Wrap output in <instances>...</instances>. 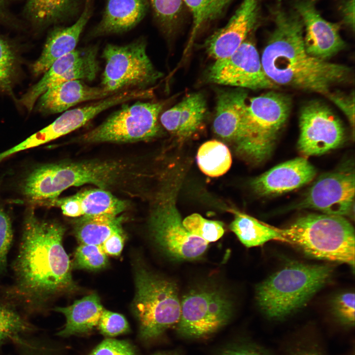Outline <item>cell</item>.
Masks as SVG:
<instances>
[{"mask_svg": "<svg viewBox=\"0 0 355 355\" xmlns=\"http://www.w3.org/2000/svg\"><path fill=\"white\" fill-rule=\"evenodd\" d=\"M65 231L59 223L39 218L33 208L25 214L13 282L2 296L26 315L43 313L53 298L75 288Z\"/></svg>", "mask_w": 355, "mask_h": 355, "instance_id": "cell-1", "label": "cell"}, {"mask_svg": "<svg viewBox=\"0 0 355 355\" xmlns=\"http://www.w3.org/2000/svg\"><path fill=\"white\" fill-rule=\"evenodd\" d=\"M274 29L261 57L262 68L274 84L327 96L331 88L351 79V69L310 55L304 41V27L297 12L282 0L270 8Z\"/></svg>", "mask_w": 355, "mask_h": 355, "instance_id": "cell-2", "label": "cell"}, {"mask_svg": "<svg viewBox=\"0 0 355 355\" xmlns=\"http://www.w3.org/2000/svg\"><path fill=\"white\" fill-rule=\"evenodd\" d=\"M332 272L328 265H288L257 285V304L268 318L283 319L303 307L328 282Z\"/></svg>", "mask_w": 355, "mask_h": 355, "instance_id": "cell-3", "label": "cell"}, {"mask_svg": "<svg viewBox=\"0 0 355 355\" xmlns=\"http://www.w3.org/2000/svg\"><path fill=\"white\" fill-rule=\"evenodd\" d=\"M279 231L287 243L312 258L346 263L354 269L355 230L342 216L308 214Z\"/></svg>", "mask_w": 355, "mask_h": 355, "instance_id": "cell-4", "label": "cell"}, {"mask_svg": "<svg viewBox=\"0 0 355 355\" xmlns=\"http://www.w3.org/2000/svg\"><path fill=\"white\" fill-rule=\"evenodd\" d=\"M122 166L113 162H61L33 169L22 181L23 196L33 204L43 205L72 186L93 184L105 189L119 178Z\"/></svg>", "mask_w": 355, "mask_h": 355, "instance_id": "cell-5", "label": "cell"}, {"mask_svg": "<svg viewBox=\"0 0 355 355\" xmlns=\"http://www.w3.org/2000/svg\"><path fill=\"white\" fill-rule=\"evenodd\" d=\"M291 108L290 99L274 91L251 98L247 103L236 152L245 159L260 163L271 154Z\"/></svg>", "mask_w": 355, "mask_h": 355, "instance_id": "cell-6", "label": "cell"}, {"mask_svg": "<svg viewBox=\"0 0 355 355\" xmlns=\"http://www.w3.org/2000/svg\"><path fill=\"white\" fill-rule=\"evenodd\" d=\"M135 284L133 308L143 338L156 337L178 323L181 307L175 283L141 267L136 270Z\"/></svg>", "mask_w": 355, "mask_h": 355, "instance_id": "cell-7", "label": "cell"}, {"mask_svg": "<svg viewBox=\"0 0 355 355\" xmlns=\"http://www.w3.org/2000/svg\"><path fill=\"white\" fill-rule=\"evenodd\" d=\"M102 57L106 64L101 87L111 94L149 89L162 76L149 59L142 39L123 45L108 44Z\"/></svg>", "mask_w": 355, "mask_h": 355, "instance_id": "cell-8", "label": "cell"}, {"mask_svg": "<svg viewBox=\"0 0 355 355\" xmlns=\"http://www.w3.org/2000/svg\"><path fill=\"white\" fill-rule=\"evenodd\" d=\"M163 107L158 102L125 104L79 139L87 143H124L153 138L159 131L158 118Z\"/></svg>", "mask_w": 355, "mask_h": 355, "instance_id": "cell-9", "label": "cell"}, {"mask_svg": "<svg viewBox=\"0 0 355 355\" xmlns=\"http://www.w3.org/2000/svg\"><path fill=\"white\" fill-rule=\"evenodd\" d=\"M178 333L184 337L200 338L223 327L231 319L233 303L220 289L204 287L190 290L180 302Z\"/></svg>", "mask_w": 355, "mask_h": 355, "instance_id": "cell-10", "label": "cell"}, {"mask_svg": "<svg viewBox=\"0 0 355 355\" xmlns=\"http://www.w3.org/2000/svg\"><path fill=\"white\" fill-rule=\"evenodd\" d=\"M174 197H164L153 211L149 219L151 235L169 256L178 260L196 259L206 251L209 243L185 228Z\"/></svg>", "mask_w": 355, "mask_h": 355, "instance_id": "cell-11", "label": "cell"}, {"mask_svg": "<svg viewBox=\"0 0 355 355\" xmlns=\"http://www.w3.org/2000/svg\"><path fill=\"white\" fill-rule=\"evenodd\" d=\"M207 78L213 83L240 88L273 89L278 86L266 75L257 50L248 40L228 57L216 60L209 67Z\"/></svg>", "mask_w": 355, "mask_h": 355, "instance_id": "cell-12", "label": "cell"}, {"mask_svg": "<svg viewBox=\"0 0 355 355\" xmlns=\"http://www.w3.org/2000/svg\"><path fill=\"white\" fill-rule=\"evenodd\" d=\"M297 142L304 155H320L340 146L345 139L343 126L325 105L312 101L301 109Z\"/></svg>", "mask_w": 355, "mask_h": 355, "instance_id": "cell-13", "label": "cell"}, {"mask_svg": "<svg viewBox=\"0 0 355 355\" xmlns=\"http://www.w3.org/2000/svg\"><path fill=\"white\" fill-rule=\"evenodd\" d=\"M355 181L354 170L351 168L322 175L295 208L314 209L327 214L347 215L354 207Z\"/></svg>", "mask_w": 355, "mask_h": 355, "instance_id": "cell-14", "label": "cell"}, {"mask_svg": "<svg viewBox=\"0 0 355 355\" xmlns=\"http://www.w3.org/2000/svg\"><path fill=\"white\" fill-rule=\"evenodd\" d=\"M318 0H295L293 9L300 16L304 27L306 50L311 55L326 60L345 47L338 25L325 20L316 7Z\"/></svg>", "mask_w": 355, "mask_h": 355, "instance_id": "cell-15", "label": "cell"}, {"mask_svg": "<svg viewBox=\"0 0 355 355\" xmlns=\"http://www.w3.org/2000/svg\"><path fill=\"white\" fill-rule=\"evenodd\" d=\"M260 0H243L227 23L205 43L208 54L216 60L228 57L246 40L260 17Z\"/></svg>", "mask_w": 355, "mask_h": 355, "instance_id": "cell-16", "label": "cell"}, {"mask_svg": "<svg viewBox=\"0 0 355 355\" xmlns=\"http://www.w3.org/2000/svg\"><path fill=\"white\" fill-rule=\"evenodd\" d=\"M315 167L304 157L281 163L254 178L253 191L261 196L276 195L298 188L313 179Z\"/></svg>", "mask_w": 355, "mask_h": 355, "instance_id": "cell-17", "label": "cell"}, {"mask_svg": "<svg viewBox=\"0 0 355 355\" xmlns=\"http://www.w3.org/2000/svg\"><path fill=\"white\" fill-rule=\"evenodd\" d=\"M42 206L59 207L63 214L73 217L101 214L118 215L126 207L125 202L100 188L86 190L70 197L58 198Z\"/></svg>", "mask_w": 355, "mask_h": 355, "instance_id": "cell-18", "label": "cell"}, {"mask_svg": "<svg viewBox=\"0 0 355 355\" xmlns=\"http://www.w3.org/2000/svg\"><path fill=\"white\" fill-rule=\"evenodd\" d=\"M247 103V93L240 88L221 91L217 97L213 131L234 146L242 132Z\"/></svg>", "mask_w": 355, "mask_h": 355, "instance_id": "cell-19", "label": "cell"}, {"mask_svg": "<svg viewBox=\"0 0 355 355\" xmlns=\"http://www.w3.org/2000/svg\"><path fill=\"white\" fill-rule=\"evenodd\" d=\"M205 96L195 92L162 113L160 121L171 134L182 140L192 136L201 126L207 114Z\"/></svg>", "mask_w": 355, "mask_h": 355, "instance_id": "cell-20", "label": "cell"}, {"mask_svg": "<svg viewBox=\"0 0 355 355\" xmlns=\"http://www.w3.org/2000/svg\"><path fill=\"white\" fill-rule=\"evenodd\" d=\"M113 94L101 87H92L82 80L66 81L46 91L38 99V110L45 114L65 111L79 103L99 100Z\"/></svg>", "mask_w": 355, "mask_h": 355, "instance_id": "cell-21", "label": "cell"}, {"mask_svg": "<svg viewBox=\"0 0 355 355\" xmlns=\"http://www.w3.org/2000/svg\"><path fill=\"white\" fill-rule=\"evenodd\" d=\"M91 0L77 21L72 25L54 29L49 35L42 53L32 66L33 73H44L58 59L75 49L79 37L91 13Z\"/></svg>", "mask_w": 355, "mask_h": 355, "instance_id": "cell-22", "label": "cell"}, {"mask_svg": "<svg viewBox=\"0 0 355 355\" xmlns=\"http://www.w3.org/2000/svg\"><path fill=\"white\" fill-rule=\"evenodd\" d=\"M147 0H107L102 18L92 32L96 36L130 31L143 18Z\"/></svg>", "mask_w": 355, "mask_h": 355, "instance_id": "cell-23", "label": "cell"}, {"mask_svg": "<svg viewBox=\"0 0 355 355\" xmlns=\"http://www.w3.org/2000/svg\"><path fill=\"white\" fill-rule=\"evenodd\" d=\"M104 309L96 293L77 300L69 306L55 307L53 310L63 314L66 320L64 327L57 335L67 337L91 331L98 325Z\"/></svg>", "mask_w": 355, "mask_h": 355, "instance_id": "cell-24", "label": "cell"}, {"mask_svg": "<svg viewBox=\"0 0 355 355\" xmlns=\"http://www.w3.org/2000/svg\"><path fill=\"white\" fill-rule=\"evenodd\" d=\"M89 119L88 112L82 107L67 110L49 125L9 148V152L13 155L51 142L82 127Z\"/></svg>", "mask_w": 355, "mask_h": 355, "instance_id": "cell-25", "label": "cell"}, {"mask_svg": "<svg viewBox=\"0 0 355 355\" xmlns=\"http://www.w3.org/2000/svg\"><path fill=\"white\" fill-rule=\"evenodd\" d=\"M85 48L75 49L56 60L44 73L41 79L20 99V103L31 111L38 99L48 89L65 82L68 70L78 62L85 53Z\"/></svg>", "mask_w": 355, "mask_h": 355, "instance_id": "cell-26", "label": "cell"}, {"mask_svg": "<svg viewBox=\"0 0 355 355\" xmlns=\"http://www.w3.org/2000/svg\"><path fill=\"white\" fill-rule=\"evenodd\" d=\"M123 217L111 214L83 216L74 222V234L81 244L101 246L115 232L122 229Z\"/></svg>", "mask_w": 355, "mask_h": 355, "instance_id": "cell-27", "label": "cell"}, {"mask_svg": "<svg viewBox=\"0 0 355 355\" xmlns=\"http://www.w3.org/2000/svg\"><path fill=\"white\" fill-rule=\"evenodd\" d=\"M235 217L230 225L240 242L247 248L260 246L272 241L287 243L279 229L261 223L245 213L234 211Z\"/></svg>", "mask_w": 355, "mask_h": 355, "instance_id": "cell-28", "label": "cell"}, {"mask_svg": "<svg viewBox=\"0 0 355 355\" xmlns=\"http://www.w3.org/2000/svg\"><path fill=\"white\" fill-rule=\"evenodd\" d=\"M36 328L15 304L0 296V352L2 347L18 336L33 334Z\"/></svg>", "mask_w": 355, "mask_h": 355, "instance_id": "cell-29", "label": "cell"}, {"mask_svg": "<svg viewBox=\"0 0 355 355\" xmlns=\"http://www.w3.org/2000/svg\"><path fill=\"white\" fill-rule=\"evenodd\" d=\"M197 162L204 174L211 177H218L229 170L232 160L228 147L224 143L213 140L200 146L197 152Z\"/></svg>", "mask_w": 355, "mask_h": 355, "instance_id": "cell-30", "label": "cell"}, {"mask_svg": "<svg viewBox=\"0 0 355 355\" xmlns=\"http://www.w3.org/2000/svg\"><path fill=\"white\" fill-rule=\"evenodd\" d=\"M232 0H183L190 10L192 25L185 53L191 48L200 30L220 17Z\"/></svg>", "mask_w": 355, "mask_h": 355, "instance_id": "cell-31", "label": "cell"}, {"mask_svg": "<svg viewBox=\"0 0 355 355\" xmlns=\"http://www.w3.org/2000/svg\"><path fill=\"white\" fill-rule=\"evenodd\" d=\"M71 4V0H28L26 11L34 21L44 24L62 17Z\"/></svg>", "mask_w": 355, "mask_h": 355, "instance_id": "cell-32", "label": "cell"}, {"mask_svg": "<svg viewBox=\"0 0 355 355\" xmlns=\"http://www.w3.org/2000/svg\"><path fill=\"white\" fill-rule=\"evenodd\" d=\"M182 223L188 232L208 243L217 241L224 233L222 222L205 219L196 213L185 218Z\"/></svg>", "mask_w": 355, "mask_h": 355, "instance_id": "cell-33", "label": "cell"}, {"mask_svg": "<svg viewBox=\"0 0 355 355\" xmlns=\"http://www.w3.org/2000/svg\"><path fill=\"white\" fill-rule=\"evenodd\" d=\"M107 263V257L101 246L81 244L75 252L73 266L76 268L98 270Z\"/></svg>", "mask_w": 355, "mask_h": 355, "instance_id": "cell-34", "label": "cell"}, {"mask_svg": "<svg viewBox=\"0 0 355 355\" xmlns=\"http://www.w3.org/2000/svg\"><path fill=\"white\" fill-rule=\"evenodd\" d=\"M15 58L9 44L0 36V89L11 88L15 71Z\"/></svg>", "mask_w": 355, "mask_h": 355, "instance_id": "cell-35", "label": "cell"}, {"mask_svg": "<svg viewBox=\"0 0 355 355\" xmlns=\"http://www.w3.org/2000/svg\"><path fill=\"white\" fill-rule=\"evenodd\" d=\"M13 233L10 219L0 202V276L7 268V255L11 248Z\"/></svg>", "mask_w": 355, "mask_h": 355, "instance_id": "cell-36", "label": "cell"}, {"mask_svg": "<svg viewBox=\"0 0 355 355\" xmlns=\"http://www.w3.org/2000/svg\"><path fill=\"white\" fill-rule=\"evenodd\" d=\"M333 312L343 324L352 326L355 323V293L352 291L342 292L332 301Z\"/></svg>", "mask_w": 355, "mask_h": 355, "instance_id": "cell-37", "label": "cell"}, {"mask_svg": "<svg viewBox=\"0 0 355 355\" xmlns=\"http://www.w3.org/2000/svg\"><path fill=\"white\" fill-rule=\"evenodd\" d=\"M101 333L108 336H116L129 330L125 317L118 313L104 309L98 325Z\"/></svg>", "mask_w": 355, "mask_h": 355, "instance_id": "cell-38", "label": "cell"}, {"mask_svg": "<svg viewBox=\"0 0 355 355\" xmlns=\"http://www.w3.org/2000/svg\"><path fill=\"white\" fill-rule=\"evenodd\" d=\"M90 355H136L134 348L126 341L106 339Z\"/></svg>", "mask_w": 355, "mask_h": 355, "instance_id": "cell-39", "label": "cell"}, {"mask_svg": "<svg viewBox=\"0 0 355 355\" xmlns=\"http://www.w3.org/2000/svg\"><path fill=\"white\" fill-rule=\"evenodd\" d=\"M287 355H326L317 343L302 337L294 341L287 350Z\"/></svg>", "mask_w": 355, "mask_h": 355, "instance_id": "cell-40", "label": "cell"}, {"mask_svg": "<svg viewBox=\"0 0 355 355\" xmlns=\"http://www.w3.org/2000/svg\"><path fill=\"white\" fill-rule=\"evenodd\" d=\"M346 115L351 126L355 124V97L336 93H330L327 96Z\"/></svg>", "mask_w": 355, "mask_h": 355, "instance_id": "cell-41", "label": "cell"}, {"mask_svg": "<svg viewBox=\"0 0 355 355\" xmlns=\"http://www.w3.org/2000/svg\"><path fill=\"white\" fill-rule=\"evenodd\" d=\"M124 235L123 229L113 233L101 245V248L106 255L118 256L123 249Z\"/></svg>", "mask_w": 355, "mask_h": 355, "instance_id": "cell-42", "label": "cell"}, {"mask_svg": "<svg viewBox=\"0 0 355 355\" xmlns=\"http://www.w3.org/2000/svg\"><path fill=\"white\" fill-rule=\"evenodd\" d=\"M219 355H270L266 352L256 346L243 345L227 348Z\"/></svg>", "mask_w": 355, "mask_h": 355, "instance_id": "cell-43", "label": "cell"}, {"mask_svg": "<svg viewBox=\"0 0 355 355\" xmlns=\"http://www.w3.org/2000/svg\"><path fill=\"white\" fill-rule=\"evenodd\" d=\"M341 11L344 23L354 31L355 28V0H345L342 3Z\"/></svg>", "mask_w": 355, "mask_h": 355, "instance_id": "cell-44", "label": "cell"}, {"mask_svg": "<svg viewBox=\"0 0 355 355\" xmlns=\"http://www.w3.org/2000/svg\"><path fill=\"white\" fill-rule=\"evenodd\" d=\"M179 0H149L152 9L159 6L165 2Z\"/></svg>", "mask_w": 355, "mask_h": 355, "instance_id": "cell-45", "label": "cell"}, {"mask_svg": "<svg viewBox=\"0 0 355 355\" xmlns=\"http://www.w3.org/2000/svg\"><path fill=\"white\" fill-rule=\"evenodd\" d=\"M5 0H0V13L2 11Z\"/></svg>", "mask_w": 355, "mask_h": 355, "instance_id": "cell-46", "label": "cell"}, {"mask_svg": "<svg viewBox=\"0 0 355 355\" xmlns=\"http://www.w3.org/2000/svg\"><path fill=\"white\" fill-rule=\"evenodd\" d=\"M155 355H177L173 354H159Z\"/></svg>", "mask_w": 355, "mask_h": 355, "instance_id": "cell-47", "label": "cell"}]
</instances>
